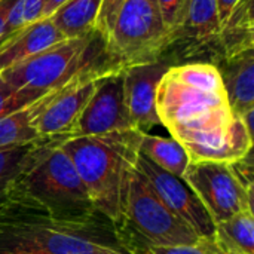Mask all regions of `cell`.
I'll use <instances>...</instances> for the list:
<instances>
[{
	"label": "cell",
	"mask_w": 254,
	"mask_h": 254,
	"mask_svg": "<svg viewBox=\"0 0 254 254\" xmlns=\"http://www.w3.org/2000/svg\"><path fill=\"white\" fill-rule=\"evenodd\" d=\"M140 137L141 131L127 129L67 137L60 144L71 159L94 208L112 226L121 220L122 195L128 173L138 158Z\"/></svg>",
	"instance_id": "cell-1"
},
{
	"label": "cell",
	"mask_w": 254,
	"mask_h": 254,
	"mask_svg": "<svg viewBox=\"0 0 254 254\" xmlns=\"http://www.w3.org/2000/svg\"><path fill=\"white\" fill-rule=\"evenodd\" d=\"M100 228L55 219L10 188L0 205V254H97L113 246L95 232Z\"/></svg>",
	"instance_id": "cell-2"
},
{
	"label": "cell",
	"mask_w": 254,
	"mask_h": 254,
	"mask_svg": "<svg viewBox=\"0 0 254 254\" xmlns=\"http://www.w3.org/2000/svg\"><path fill=\"white\" fill-rule=\"evenodd\" d=\"M64 138L67 137L49 138L12 188L55 219L77 225H100L95 219L100 214L86 188L71 159L60 146Z\"/></svg>",
	"instance_id": "cell-3"
},
{
	"label": "cell",
	"mask_w": 254,
	"mask_h": 254,
	"mask_svg": "<svg viewBox=\"0 0 254 254\" xmlns=\"http://www.w3.org/2000/svg\"><path fill=\"white\" fill-rule=\"evenodd\" d=\"M113 235L122 252L137 246H188L198 237L159 199L147 179L134 165L127 177L121 220L113 225Z\"/></svg>",
	"instance_id": "cell-4"
},
{
	"label": "cell",
	"mask_w": 254,
	"mask_h": 254,
	"mask_svg": "<svg viewBox=\"0 0 254 254\" xmlns=\"http://www.w3.org/2000/svg\"><path fill=\"white\" fill-rule=\"evenodd\" d=\"M156 113L173 138L231 127L234 115L225 91H208L186 83L168 70L156 91Z\"/></svg>",
	"instance_id": "cell-5"
},
{
	"label": "cell",
	"mask_w": 254,
	"mask_h": 254,
	"mask_svg": "<svg viewBox=\"0 0 254 254\" xmlns=\"http://www.w3.org/2000/svg\"><path fill=\"white\" fill-rule=\"evenodd\" d=\"M173 42L156 0H125L103 46L109 61L125 68L159 61Z\"/></svg>",
	"instance_id": "cell-6"
},
{
	"label": "cell",
	"mask_w": 254,
	"mask_h": 254,
	"mask_svg": "<svg viewBox=\"0 0 254 254\" xmlns=\"http://www.w3.org/2000/svg\"><path fill=\"white\" fill-rule=\"evenodd\" d=\"M95 37L97 33L65 39L43 52L0 71V76L15 89H30L48 94L67 85L88 70L113 65L92 64V60L88 58Z\"/></svg>",
	"instance_id": "cell-7"
},
{
	"label": "cell",
	"mask_w": 254,
	"mask_h": 254,
	"mask_svg": "<svg viewBox=\"0 0 254 254\" xmlns=\"http://www.w3.org/2000/svg\"><path fill=\"white\" fill-rule=\"evenodd\" d=\"M214 225L253 210L254 186H246L228 162H190L182 177Z\"/></svg>",
	"instance_id": "cell-8"
},
{
	"label": "cell",
	"mask_w": 254,
	"mask_h": 254,
	"mask_svg": "<svg viewBox=\"0 0 254 254\" xmlns=\"http://www.w3.org/2000/svg\"><path fill=\"white\" fill-rule=\"evenodd\" d=\"M112 68L119 67L106 65L88 70L67 85L54 89L34 122L39 137H70L80 113L94 94L98 77Z\"/></svg>",
	"instance_id": "cell-9"
},
{
	"label": "cell",
	"mask_w": 254,
	"mask_h": 254,
	"mask_svg": "<svg viewBox=\"0 0 254 254\" xmlns=\"http://www.w3.org/2000/svg\"><path fill=\"white\" fill-rule=\"evenodd\" d=\"M134 129L125 104L122 68L103 73L94 94L80 113L70 137L103 135L118 131Z\"/></svg>",
	"instance_id": "cell-10"
},
{
	"label": "cell",
	"mask_w": 254,
	"mask_h": 254,
	"mask_svg": "<svg viewBox=\"0 0 254 254\" xmlns=\"http://www.w3.org/2000/svg\"><path fill=\"white\" fill-rule=\"evenodd\" d=\"M135 167L147 179L165 207L188 228H190L201 238H208L213 235L214 223L195 193L182 179L153 165L140 153Z\"/></svg>",
	"instance_id": "cell-11"
},
{
	"label": "cell",
	"mask_w": 254,
	"mask_h": 254,
	"mask_svg": "<svg viewBox=\"0 0 254 254\" xmlns=\"http://www.w3.org/2000/svg\"><path fill=\"white\" fill-rule=\"evenodd\" d=\"M170 65L159 61L122 68L124 95L134 129L147 132L161 125L156 113L158 85Z\"/></svg>",
	"instance_id": "cell-12"
},
{
	"label": "cell",
	"mask_w": 254,
	"mask_h": 254,
	"mask_svg": "<svg viewBox=\"0 0 254 254\" xmlns=\"http://www.w3.org/2000/svg\"><path fill=\"white\" fill-rule=\"evenodd\" d=\"M176 140V138H174ZM186 150L190 162H237L253 150V131H250L241 118L222 129L186 134L177 138Z\"/></svg>",
	"instance_id": "cell-13"
},
{
	"label": "cell",
	"mask_w": 254,
	"mask_h": 254,
	"mask_svg": "<svg viewBox=\"0 0 254 254\" xmlns=\"http://www.w3.org/2000/svg\"><path fill=\"white\" fill-rule=\"evenodd\" d=\"M64 40L65 37L54 25L51 18H40L25 25L0 45V71Z\"/></svg>",
	"instance_id": "cell-14"
},
{
	"label": "cell",
	"mask_w": 254,
	"mask_h": 254,
	"mask_svg": "<svg viewBox=\"0 0 254 254\" xmlns=\"http://www.w3.org/2000/svg\"><path fill=\"white\" fill-rule=\"evenodd\" d=\"M229 106L235 116H243L254 109V57L253 51L226 58L219 68Z\"/></svg>",
	"instance_id": "cell-15"
},
{
	"label": "cell",
	"mask_w": 254,
	"mask_h": 254,
	"mask_svg": "<svg viewBox=\"0 0 254 254\" xmlns=\"http://www.w3.org/2000/svg\"><path fill=\"white\" fill-rule=\"evenodd\" d=\"M217 42L222 45L225 58H232L253 51V0H241L228 19L222 24Z\"/></svg>",
	"instance_id": "cell-16"
},
{
	"label": "cell",
	"mask_w": 254,
	"mask_h": 254,
	"mask_svg": "<svg viewBox=\"0 0 254 254\" xmlns=\"http://www.w3.org/2000/svg\"><path fill=\"white\" fill-rule=\"evenodd\" d=\"M103 0H67L49 18L65 39L95 33V22Z\"/></svg>",
	"instance_id": "cell-17"
},
{
	"label": "cell",
	"mask_w": 254,
	"mask_h": 254,
	"mask_svg": "<svg viewBox=\"0 0 254 254\" xmlns=\"http://www.w3.org/2000/svg\"><path fill=\"white\" fill-rule=\"evenodd\" d=\"M138 153L153 165L179 179L183 177L188 165L190 164L186 150L173 137L167 138L161 135H152L149 132H141Z\"/></svg>",
	"instance_id": "cell-18"
},
{
	"label": "cell",
	"mask_w": 254,
	"mask_h": 254,
	"mask_svg": "<svg viewBox=\"0 0 254 254\" xmlns=\"http://www.w3.org/2000/svg\"><path fill=\"white\" fill-rule=\"evenodd\" d=\"M51 92L45 94L42 98L27 107L0 118V150L13 149L43 140L39 137L34 122Z\"/></svg>",
	"instance_id": "cell-19"
},
{
	"label": "cell",
	"mask_w": 254,
	"mask_h": 254,
	"mask_svg": "<svg viewBox=\"0 0 254 254\" xmlns=\"http://www.w3.org/2000/svg\"><path fill=\"white\" fill-rule=\"evenodd\" d=\"M211 238L225 254H254V211L244 210L214 225Z\"/></svg>",
	"instance_id": "cell-20"
},
{
	"label": "cell",
	"mask_w": 254,
	"mask_h": 254,
	"mask_svg": "<svg viewBox=\"0 0 254 254\" xmlns=\"http://www.w3.org/2000/svg\"><path fill=\"white\" fill-rule=\"evenodd\" d=\"M220 27L216 0H188L180 34H189L196 42L208 43L219 39Z\"/></svg>",
	"instance_id": "cell-21"
},
{
	"label": "cell",
	"mask_w": 254,
	"mask_h": 254,
	"mask_svg": "<svg viewBox=\"0 0 254 254\" xmlns=\"http://www.w3.org/2000/svg\"><path fill=\"white\" fill-rule=\"evenodd\" d=\"M48 140L43 138L36 143L0 150V205L6 201L15 180L39 156Z\"/></svg>",
	"instance_id": "cell-22"
},
{
	"label": "cell",
	"mask_w": 254,
	"mask_h": 254,
	"mask_svg": "<svg viewBox=\"0 0 254 254\" xmlns=\"http://www.w3.org/2000/svg\"><path fill=\"white\" fill-rule=\"evenodd\" d=\"M125 253L129 254H225L213 241L211 237L201 238L193 244L188 246H173V247H159V246H147L137 244L128 249Z\"/></svg>",
	"instance_id": "cell-23"
},
{
	"label": "cell",
	"mask_w": 254,
	"mask_h": 254,
	"mask_svg": "<svg viewBox=\"0 0 254 254\" xmlns=\"http://www.w3.org/2000/svg\"><path fill=\"white\" fill-rule=\"evenodd\" d=\"M43 95L30 89H15L0 76V118L33 104Z\"/></svg>",
	"instance_id": "cell-24"
},
{
	"label": "cell",
	"mask_w": 254,
	"mask_h": 254,
	"mask_svg": "<svg viewBox=\"0 0 254 254\" xmlns=\"http://www.w3.org/2000/svg\"><path fill=\"white\" fill-rule=\"evenodd\" d=\"M156 3L165 28L171 34L173 40H176L183 27L188 0H156Z\"/></svg>",
	"instance_id": "cell-25"
},
{
	"label": "cell",
	"mask_w": 254,
	"mask_h": 254,
	"mask_svg": "<svg viewBox=\"0 0 254 254\" xmlns=\"http://www.w3.org/2000/svg\"><path fill=\"white\" fill-rule=\"evenodd\" d=\"M124 3L125 0H103L101 1L100 12H98L97 22H95V33L103 42L109 37L113 22L116 19V15Z\"/></svg>",
	"instance_id": "cell-26"
},
{
	"label": "cell",
	"mask_w": 254,
	"mask_h": 254,
	"mask_svg": "<svg viewBox=\"0 0 254 254\" xmlns=\"http://www.w3.org/2000/svg\"><path fill=\"white\" fill-rule=\"evenodd\" d=\"M241 0H216L217 3V9H219V16H220V22L223 24L228 16L232 13V10L238 6Z\"/></svg>",
	"instance_id": "cell-27"
},
{
	"label": "cell",
	"mask_w": 254,
	"mask_h": 254,
	"mask_svg": "<svg viewBox=\"0 0 254 254\" xmlns=\"http://www.w3.org/2000/svg\"><path fill=\"white\" fill-rule=\"evenodd\" d=\"M67 0H45V4L42 7V15L40 18H49L63 3H65Z\"/></svg>",
	"instance_id": "cell-28"
},
{
	"label": "cell",
	"mask_w": 254,
	"mask_h": 254,
	"mask_svg": "<svg viewBox=\"0 0 254 254\" xmlns=\"http://www.w3.org/2000/svg\"><path fill=\"white\" fill-rule=\"evenodd\" d=\"M13 1L15 0H0V34H1V30H3V27L6 24L9 10H10Z\"/></svg>",
	"instance_id": "cell-29"
},
{
	"label": "cell",
	"mask_w": 254,
	"mask_h": 254,
	"mask_svg": "<svg viewBox=\"0 0 254 254\" xmlns=\"http://www.w3.org/2000/svg\"><path fill=\"white\" fill-rule=\"evenodd\" d=\"M97 254H129V253L122 252L119 247H113V246H103V247L100 249V252H98Z\"/></svg>",
	"instance_id": "cell-30"
}]
</instances>
